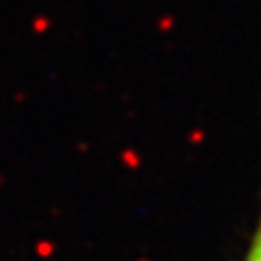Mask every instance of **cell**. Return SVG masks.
<instances>
[{"label":"cell","mask_w":261,"mask_h":261,"mask_svg":"<svg viewBox=\"0 0 261 261\" xmlns=\"http://www.w3.org/2000/svg\"><path fill=\"white\" fill-rule=\"evenodd\" d=\"M244 261H261V216H259V222H257V228H255V235H252L248 255Z\"/></svg>","instance_id":"obj_1"}]
</instances>
